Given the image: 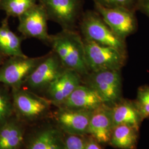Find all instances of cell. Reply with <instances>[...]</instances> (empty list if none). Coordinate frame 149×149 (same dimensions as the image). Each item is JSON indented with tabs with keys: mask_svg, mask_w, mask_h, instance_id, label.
Wrapping results in <instances>:
<instances>
[{
	"mask_svg": "<svg viewBox=\"0 0 149 149\" xmlns=\"http://www.w3.org/2000/svg\"><path fill=\"white\" fill-rule=\"evenodd\" d=\"M48 44L66 69L74 71L82 78L90 72L86 60L84 39L74 30L63 29L50 35Z\"/></svg>",
	"mask_w": 149,
	"mask_h": 149,
	"instance_id": "1",
	"label": "cell"
},
{
	"mask_svg": "<svg viewBox=\"0 0 149 149\" xmlns=\"http://www.w3.org/2000/svg\"><path fill=\"white\" fill-rule=\"evenodd\" d=\"M37 0H0V10L7 17H17L36 5Z\"/></svg>",
	"mask_w": 149,
	"mask_h": 149,
	"instance_id": "20",
	"label": "cell"
},
{
	"mask_svg": "<svg viewBox=\"0 0 149 149\" xmlns=\"http://www.w3.org/2000/svg\"><path fill=\"white\" fill-rule=\"evenodd\" d=\"M100 96L104 104L111 107L122 98V79L120 70H107L90 72L82 78Z\"/></svg>",
	"mask_w": 149,
	"mask_h": 149,
	"instance_id": "2",
	"label": "cell"
},
{
	"mask_svg": "<svg viewBox=\"0 0 149 149\" xmlns=\"http://www.w3.org/2000/svg\"><path fill=\"white\" fill-rule=\"evenodd\" d=\"M66 69L58 56L52 50L45 55L28 77L23 86L33 92L47 90L48 87Z\"/></svg>",
	"mask_w": 149,
	"mask_h": 149,
	"instance_id": "6",
	"label": "cell"
},
{
	"mask_svg": "<svg viewBox=\"0 0 149 149\" xmlns=\"http://www.w3.org/2000/svg\"><path fill=\"white\" fill-rule=\"evenodd\" d=\"M84 39L86 63L90 72L121 70L127 56L115 48Z\"/></svg>",
	"mask_w": 149,
	"mask_h": 149,
	"instance_id": "5",
	"label": "cell"
},
{
	"mask_svg": "<svg viewBox=\"0 0 149 149\" xmlns=\"http://www.w3.org/2000/svg\"><path fill=\"white\" fill-rule=\"evenodd\" d=\"M103 104L101 98L95 91L81 84L60 107L92 111Z\"/></svg>",
	"mask_w": 149,
	"mask_h": 149,
	"instance_id": "14",
	"label": "cell"
},
{
	"mask_svg": "<svg viewBox=\"0 0 149 149\" xmlns=\"http://www.w3.org/2000/svg\"><path fill=\"white\" fill-rule=\"evenodd\" d=\"M95 3L106 7L127 8L133 0H95Z\"/></svg>",
	"mask_w": 149,
	"mask_h": 149,
	"instance_id": "24",
	"label": "cell"
},
{
	"mask_svg": "<svg viewBox=\"0 0 149 149\" xmlns=\"http://www.w3.org/2000/svg\"><path fill=\"white\" fill-rule=\"evenodd\" d=\"M103 20L119 37L125 40L137 29V21L133 13L127 8L106 7L96 3Z\"/></svg>",
	"mask_w": 149,
	"mask_h": 149,
	"instance_id": "8",
	"label": "cell"
},
{
	"mask_svg": "<svg viewBox=\"0 0 149 149\" xmlns=\"http://www.w3.org/2000/svg\"><path fill=\"white\" fill-rule=\"evenodd\" d=\"M91 112L60 107L56 119L65 132L70 135L85 136L88 134Z\"/></svg>",
	"mask_w": 149,
	"mask_h": 149,
	"instance_id": "12",
	"label": "cell"
},
{
	"mask_svg": "<svg viewBox=\"0 0 149 149\" xmlns=\"http://www.w3.org/2000/svg\"><path fill=\"white\" fill-rule=\"evenodd\" d=\"M111 108L114 127L128 125L139 130L143 120L134 101L122 98Z\"/></svg>",
	"mask_w": 149,
	"mask_h": 149,
	"instance_id": "15",
	"label": "cell"
},
{
	"mask_svg": "<svg viewBox=\"0 0 149 149\" xmlns=\"http://www.w3.org/2000/svg\"><path fill=\"white\" fill-rule=\"evenodd\" d=\"M143 120L149 117V86L145 85L139 87L136 98L134 101Z\"/></svg>",
	"mask_w": 149,
	"mask_h": 149,
	"instance_id": "22",
	"label": "cell"
},
{
	"mask_svg": "<svg viewBox=\"0 0 149 149\" xmlns=\"http://www.w3.org/2000/svg\"><path fill=\"white\" fill-rule=\"evenodd\" d=\"M49 19L57 23L63 29L74 30L77 17V0H40Z\"/></svg>",
	"mask_w": 149,
	"mask_h": 149,
	"instance_id": "10",
	"label": "cell"
},
{
	"mask_svg": "<svg viewBox=\"0 0 149 149\" xmlns=\"http://www.w3.org/2000/svg\"><path fill=\"white\" fill-rule=\"evenodd\" d=\"M28 149H65L64 137L58 129L44 128L32 138Z\"/></svg>",
	"mask_w": 149,
	"mask_h": 149,
	"instance_id": "16",
	"label": "cell"
},
{
	"mask_svg": "<svg viewBox=\"0 0 149 149\" xmlns=\"http://www.w3.org/2000/svg\"><path fill=\"white\" fill-rule=\"evenodd\" d=\"M14 111L28 119L42 116L49 109L51 102L35 92L20 88H11Z\"/></svg>",
	"mask_w": 149,
	"mask_h": 149,
	"instance_id": "7",
	"label": "cell"
},
{
	"mask_svg": "<svg viewBox=\"0 0 149 149\" xmlns=\"http://www.w3.org/2000/svg\"><path fill=\"white\" fill-rule=\"evenodd\" d=\"M22 42V38L10 29L8 17L3 19L0 25V52L6 58L24 55Z\"/></svg>",
	"mask_w": 149,
	"mask_h": 149,
	"instance_id": "17",
	"label": "cell"
},
{
	"mask_svg": "<svg viewBox=\"0 0 149 149\" xmlns=\"http://www.w3.org/2000/svg\"><path fill=\"white\" fill-rule=\"evenodd\" d=\"M140 9L149 17V0H139Z\"/></svg>",
	"mask_w": 149,
	"mask_h": 149,
	"instance_id": "26",
	"label": "cell"
},
{
	"mask_svg": "<svg viewBox=\"0 0 149 149\" xmlns=\"http://www.w3.org/2000/svg\"><path fill=\"white\" fill-rule=\"evenodd\" d=\"M82 82V77L77 72L65 70L48 87L45 91L46 98L52 104L60 106Z\"/></svg>",
	"mask_w": 149,
	"mask_h": 149,
	"instance_id": "11",
	"label": "cell"
},
{
	"mask_svg": "<svg viewBox=\"0 0 149 149\" xmlns=\"http://www.w3.org/2000/svg\"><path fill=\"white\" fill-rule=\"evenodd\" d=\"M45 57L24 55L7 57L0 66V84L10 88H20Z\"/></svg>",
	"mask_w": 149,
	"mask_h": 149,
	"instance_id": "4",
	"label": "cell"
},
{
	"mask_svg": "<svg viewBox=\"0 0 149 149\" xmlns=\"http://www.w3.org/2000/svg\"><path fill=\"white\" fill-rule=\"evenodd\" d=\"M23 141L22 128L15 121L7 120L0 126V149H18Z\"/></svg>",
	"mask_w": 149,
	"mask_h": 149,
	"instance_id": "19",
	"label": "cell"
},
{
	"mask_svg": "<svg viewBox=\"0 0 149 149\" xmlns=\"http://www.w3.org/2000/svg\"><path fill=\"white\" fill-rule=\"evenodd\" d=\"M139 130L128 125L115 126L109 143L118 149H136Z\"/></svg>",
	"mask_w": 149,
	"mask_h": 149,
	"instance_id": "18",
	"label": "cell"
},
{
	"mask_svg": "<svg viewBox=\"0 0 149 149\" xmlns=\"http://www.w3.org/2000/svg\"><path fill=\"white\" fill-rule=\"evenodd\" d=\"M64 141L65 149H85L86 139L84 136L69 134Z\"/></svg>",
	"mask_w": 149,
	"mask_h": 149,
	"instance_id": "23",
	"label": "cell"
},
{
	"mask_svg": "<svg viewBox=\"0 0 149 149\" xmlns=\"http://www.w3.org/2000/svg\"><path fill=\"white\" fill-rule=\"evenodd\" d=\"M102 149L100 144L92 136L86 139L85 149Z\"/></svg>",
	"mask_w": 149,
	"mask_h": 149,
	"instance_id": "25",
	"label": "cell"
},
{
	"mask_svg": "<svg viewBox=\"0 0 149 149\" xmlns=\"http://www.w3.org/2000/svg\"><path fill=\"white\" fill-rule=\"evenodd\" d=\"M18 18L17 29L24 37L35 38L48 44L50 36L48 31L49 18L43 6L36 4Z\"/></svg>",
	"mask_w": 149,
	"mask_h": 149,
	"instance_id": "9",
	"label": "cell"
},
{
	"mask_svg": "<svg viewBox=\"0 0 149 149\" xmlns=\"http://www.w3.org/2000/svg\"><path fill=\"white\" fill-rule=\"evenodd\" d=\"M80 26L84 39L115 48L127 56L125 40L112 31L101 16L93 13H86Z\"/></svg>",
	"mask_w": 149,
	"mask_h": 149,
	"instance_id": "3",
	"label": "cell"
},
{
	"mask_svg": "<svg viewBox=\"0 0 149 149\" xmlns=\"http://www.w3.org/2000/svg\"><path fill=\"white\" fill-rule=\"evenodd\" d=\"M6 58H7L0 52V66H1V65L2 64V63H3V61H5V60Z\"/></svg>",
	"mask_w": 149,
	"mask_h": 149,
	"instance_id": "27",
	"label": "cell"
},
{
	"mask_svg": "<svg viewBox=\"0 0 149 149\" xmlns=\"http://www.w3.org/2000/svg\"><path fill=\"white\" fill-rule=\"evenodd\" d=\"M113 128L111 107L103 104L91 112L88 134L100 144L109 143Z\"/></svg>",
	"mask_w": 149,
	"mask_h": 149,
	"instance_id": "13",
	"label": "cell"
},
{
	"mask_svg": "<svg viewBox=\"0 0 149 149\" xmlns=\"http://www.w3.org/2000/svg\"><path fill=\"white\" fill-rule=\"evenodd\" d=\"M13 111L11 89L0 84V126L8 120Z\"/></svg>",
	"mask_w": 149,
	"mask_h": 149,
	"instance_id": "21",
	"label": "cell"
}]
</instances>
